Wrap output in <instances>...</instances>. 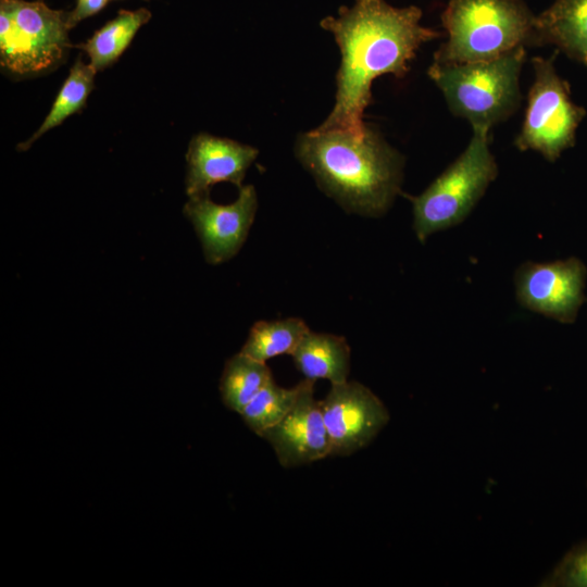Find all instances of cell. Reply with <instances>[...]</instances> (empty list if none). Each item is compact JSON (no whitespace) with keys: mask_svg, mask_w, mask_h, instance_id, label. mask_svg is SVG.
Wrapping results in <instances>:
<instances>
[{"mask_svg":"<svg viewBox=\"0 0 587 587\" xmlns=\"http://www.w3.org/2000/svg\"><path fill=\"white\" fill-rule=\"evenodd\" d=\"M421 18L422 10L415 5L396 8L386 0H354L352 7H341L337 17L321 21V27L334 35L341 62L335 104L315 129L363 134L374 79L385 74L403 77L421 46L441 36L423 26Z\"/></svg>","mask_w":587,"mask_h":587,"instance_id":"cell-1","label":"cell"},{"mask_svg":"<svg viewBox=\"0 0 587 587\" xmlns=\"http://www.w3.org/2000/svg\"><path fill=\"white\" fill-rule=\"evenodd\" d=\"M303 167L344 210L383 216L400 193L404 158L373 127L362 135L312 129L295 147Z\"/></svg>","mask_w":587,"mask_h":587,"instance_id":"cell-2","label":"cell"},{"mask_svg":"<svg viewBox=\"0 0 587 587\" xmlns=\"http://www.w3.org/2000/svg\"><path fill=\"white\" fill-rule=\"evenodd\" d=\"M535 21L523 0H449L441 14L447 40L433 63L489 61L532 45Z\"/></svg>","mask_w":587,"mask_h":587,"instance_id":"cell-3","label":"cell"},{"mask_svg":"<svg viewBox=\"0 0 587 587\" xmlns=\"http://www.w3.org/2000/svg\"><path fill=\"white\" fill-rule=\"evenodd\" d=\"M525 57V47H519L489 61L432 63L427 74L441 90L450 112L470 122L473 129L490 130L520 107Z\"/></svg>","mask_w":587,"mask_h":587,"instance_id":"cell-4","label":"cell"},{"mask_svg":"<svg viewBox=\"0 0 587 587\" xmlns=\"http://www.w3.org/2000/svg\"><path fill=\"white\" fill-rule=\"evenodd\" d=\"M497 175L489 130L473 129L464 151L422 193L410 197L419 241L424 243L430 235L461 224Z\"/></svg>","mask_w":587,"mask_h":587,"instance_id":"cell-5","label":"cell"},{"mask_svg":"<svg viewBox=\"0 0 587 587\" xmlns=\"http://www.w3.org/2000/svg\"><path fill=\"white\" fill-rule=\"evenodd\" d=\"M67 12L42 0H0V65L15 79L48 74L72 47Z\"/></svg>","mask_w":587,"mask_h":587,"instance_id":"cell-6","label":"cell"},{"mask_svg":"<svg viewBox=\"0 0 587 587\" xmlns=\"http://www.w3.org/2000/svg\"><path fill=\"white\" fill-rule=\"evenodd\" d=\"M535 78L528 91L522 129L514 140L520 151L539 152L554 162L575 143L586 110L572 101L567 83L558 74L554 55L532 60Z\"/></svg>","mask_w":587,"mask_h":587,"instance_id":"cell-7","label":"cell"},{"mask_svg":"<svg viewBox=\"0 0 587 587\" xmlns=\"http://www.w3.org/2000/svg\"><path fill=\"white\" fill-rule=\"evenodd\" d=\"M586 278V265L575 257L526 261L514 273L516 300L524 309L571 324L585 301Z\"/></svg>","mask_w":587,"mask_h":587,"instance_id":"cell-8","label":"cell"},{"mask_svg":"<svg viewBox=\"0 0 587 587\" xmlns=\"http://www.w3.org/2000/svg\"><path fill=\"white\" fill-rule=\"evenodd\" d=\"M320 403L330 455L345 457L366 447L390 419L383 401L359 382L332 384Z\"/></svg>","mask_w":587,"mask_h":587,"instance_id":"cell-9","label":"cell"},{"mask_svg":"<svg viewBox=\"0 0 587 587\" xmlns=\"http://www.w3.org/2000/svg\"><path fill=\"white\" fill-rule=\"evenodd\" d=\"M258 210V196L252 185L239 187L237 199L218 204L209 192L189 197L184 214L192 224L210 264L234 258L245 243Z\"/></svg>","mask_w":587,"mask_h":587,"instance_id":"cell-10","label":"cell"},{"mask_svg":"<svg viewBox=\"0 0 587 587\" xmlns=\"http://www.w3.org/2000/svg\"><path fill=\"white\" fill-rule=\"evenodd\" d=\"M292 409L260 437L273 447L279 464L289 469L330 455V441L320 401L314 398V380L300 382Z\"/></svg>","mask_w":587,"mask_h":587,"instance_id":"cell-11","label":"cell"},{"mask_svg":"<svg viewBox=\"0 0 587 587\" xmlns=\"http://www.w3.org/2000/svg\"><path fill=\"white\" fill-rule=\"evenodd\" d=\"M258 154L254 147L233 139L207 133L195 135L186 153V193L188 197L207 193L222 182L241 187L246 172Z\"/></svg>","mask_w":587,"mask_h":587,"instance_id":"cell-12","label":"cell"},{"mask_svg":"<svg viewBox=\"0 0 587 587\" xmlns=\"http://www.w3.org/2000/svg\"><path fill=\"white\" fill-rule=\"evenodd\" d=\"M532 45H553L587 66V0H555L536 15Z\"/></svg>","mask_w":587,"mask_h":587,"instance_id":"cell-13","label":"cell"},{"mask_svg":"<svg viewBox=\"0 0 587 587\" xmlns=\"http://www.w3.org/2000/svg\"><path fill=\"white\" fill-rule=\"evenodd\" d=\"M290 355L307 379H327L332 384L347 382L350 347L342 336L310 329Z\"/></svg>","mask_w":587,"mask_h":587,"instance_id":"cell-14","label":"cell"},{"mask_svg":"<svg viewBox=\"0 0 587 587\" xmlns=\"http://www.w3.org/2000/svg\"><path fill=\"white\" fill-rule=\"evenodd\" d=\"M151 18L146 8L120 10L118 14L107 22L84 43L77 45L89 58L90 66L103 71L112 66L127 49L137 32Z\"/></svg>","mask_w":587,"mask_h":587,"instance_id":"cell-15","label":"cell"},{"mask_svg":"<svg viewBox=\"0 0 587 587\" xmlns=\"http://www.w3.org/2000/svg\"><path fill=\"white\" fill-rule=\"evenodd\" d=\"M96 71L77 59L59 90L55 100L39 128L26 140L18 143V150H27L50 129L61 125L68 116L80 112L95 87Z\"/></svg>","mask_w":587,"mask_h":587,"instance_id":"cell-16","label":"cell"},{"mask_svg":"<svg viewBox=\"0 0 587 587\" xmlns=\"http://www.w3.org/2000/svg\"><path fill=\"white\" fill-rule=\"evenodd\" d=\"M272 378V372L265 362L239 351L224 365L220 380L222 401L227 409L240 413Z\"/></svg>","mask_w":587,"mask_h":587,"instance_id":"cell-17","label":"cell"},{"mask_svg":"<svg viewBox=\"0 0 587 587\" xmlns=\"http://www.w3.org/2000/svg\"><path fill=\"white\" fill-rule=\"evenodd\" d=\"M309 330L299 317L258 321L250 328L240 352L266 363L272 358L291 354Z\"/></svg>","mask_w":587,"mask_h":587,"instance_id":"cell-18","label":"cell"},{"mask_svg":"<svg viewBox=\"0 0 587 587\" xmlns=\"http://www.w3.org/2000/svg\"><path fill=\"white\" fill-rule=\"evenodd\" d=\"M300 383L292 388L278 386L272 378L239 413L246 425L258 436L277 424L294 407Z\"/></svg>","mask_w":587,"mask_h":587,"instance_id":"cell-19","label":"cell"},{"mask_svg":"<svg viewBox=\"0 0 587 587\" xmlns=\"http://www.w3.org/2000/svg\"><path fill=\"white\" fill-rule=\"evenodd\" d=\"M540 586L587 587V540L571 548Z\"/></svg>","mask_w":587,"mask_h":587,"instance_id":"cell-20","label":"cell"},{"mask_svg":"<svg viewBox=\"0 0 587 587\" xmlns=\"http://www.w3.org/2000/svg\"><path fill=\"white\" fill-rule=\"evenodd\" d=\"M110 0H77L75 8L67 12V24L70 29L79 22L99 13Z\"/></svg>","mask_w":587,"mask_h":587,"instance_id":"cell-21","label":"cell"},{"mask_svg":"<svg viewBox=\"0 0 587 587\" xmlns=\"http://www.w3.org/2000/svg\"><path fill=\"white\" fill-rule=\"evenodd\" d=\"M145 1H149V0H145Z\"/></svg>","mask_w":587,"mask_h":587,"instance_id":"cell-22","label":"cell"}]
</instances>
